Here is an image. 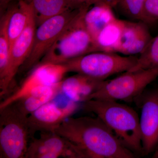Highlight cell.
Masks as SVG:
<instances>
[{
    "instance_id": "d4e9b609",
    "label": "cell",
    "mask_w": 158,
    "mask_h": 158,
    "mask_svg": "<svg viewBox=\"0 0 158 158\" xmlns=\"http://www.w3.org/2000/svg\"><path fill=\"white\" fill-rule=\"evenodd\" d=\"M18 1L19 0H0L1 3V10H4L8 8L9 4L13 1Z\"/></svg>"
},
{
    "instance_id": "44dd1931",
    "label": "cell",
    "mask_w": 158,
    "mask_h": 158,
    "mask_svg": "<svg viewBox=\"0 0 158 158\" xmlns=\"http://www.w3.org/2000/svg\"><path fill=\"white\" fill-rule=\"evenodd\" d=\"M158 68V34L152 37L130 71Z\"/></svg>"
},
{
    "instance_id": "7c38bea8",
    "label": "cell",
    "mask_w": 158,
    "mask_h": 158,
    "mask_svg": "<svg viewBox=\"0 0 158 158\" xmlns=\"http://www.w3.org/2000/svg\"><path fill=\"white\" fill-rule=\"evenodd\" d=\"M37 27L34 15L22 34L11 47L7 76L2 85H0L1 100L11 93L15 77L29 57L32 50Z\"/></svg>"
},
{
    "instance_id": "8992f818",
    "label": "cell",
    "mask_w": 158,
    "mask_h": 158,
    "mask_svg": "<svg viewBox=\"0 0 158 158\" xmlns=\"http://www.w3.org/2000/svg\"><path fill=\"white\" fill-rule=\"evenodd\" d=\"M158 77V68L125 72L113 80H105L92 99L134 101L147 86Z\"/></svg>"
},
{
    "instance_id": "4fadbf2b",
    "label": "cell",
    "mask_w": 158,
    "mask_h": 158,
    "mask_svg": "<svg viewBox=\"0 0 158 158\" xmlns=\"http://www.w3.org/2000/svg\"><path fill=\"white\" fill-rule=\"evenodd\" d=\"M152 37L145 23L123 20V28L116 53L126 56L140 54Z\"/></svg>"
},
{
    "instance_id": "cb8c5ba5",
    "label": "cell",
    "mask_w": 158,
    "mask_h": 158,
    "mask_svg": "<svg viewBox=\"0 0 158 158\" xmlns=\"http://www.w3.org/2000/svg\"><path fill=\"white\" fill-rule=\"evenodd\" d=\"M79 2L83 5L90 6L91 5H94L95 4L101 2H105V0H78Z\"/></svg>"
},
{
    "instance_id": "7402d4cb",
    "label": "cell",
    "mask_w": 158,
    "mask_h": 158,
    "mask_svg": "<svg viewBox=\"0 0 158 158\" xmlns=\"http://www.w3.org/2000/svg\"><path fill=\"white\" fill-rule=\"evenodd\" d=\"M145 0H119V5L123 11L133 19L142 21V10Z\"/></svg>"
},
{
    "instance_id": "52a82bcc",
    "label": "cell",
    "mask_w": 158,
    "mask_h": 158,
    "mask_svg": "<svg viewBox=\"0 0 158 158\" xmlns=\"http://www.w3.org/2000/svg\"><path fill=\"white\" fill-rule=\"evenodd\" d=\"M86 6H88L65 11L47 19L37 27L32 50L29 57L19 69L20 71H31L39 64L62 31Z\"/></svg>"
},
{
    "instance_id": "ba28073f",
    "label": "cell",
    "mask_w": 158,
    "mask_h": 158,
    "mask_svg": "<svg viewBox=\"0 0 158 158\" xmlns=\"http://www.w3.org/2000/svg\"><path fill=\"white\" fill-rule=\"evenodd\" d=\"M31 71L19 86L1 100L0 110L14 103L37 88L61 82L64 76L69 72L65 64L50 62L39 63Z\"/></svg>"
},
{
    "instance_id": "277c9868",
    "label": "cell",
    "mask_w": 158,
    "mask_h": 158,
    "mask_svg": "<svg viewBox=\"0 0 158 158\" xmlns=\"http://www.w3.org/2000/svg\"><path fill=\"white\" fill-rule=\"evenodd\" d=\"M28 117L14 103L0 110V158H25L31 138Z\"/></svg>"
},
{
    "instance_id": "ac0fdd59",
    "label": "cell",
    "mask_w": 158,
    "mask_h": 158,
    "mask_svg": "<svg viewBox=\"0 0 158 158\" xmlns=\"http://www.w3.org/2000/svg\"><path fill=\"white\" fill-rule=\"evenodd\" d=\"M112 8L106 3H99L94 5L91 9H88L85 13V26L94 40L106 26L116 19Z\"/></svg>"
},
{
    "instance_id": "2e32d148",
    "label": "cell",
    "mask_w": 158,
    "mask_h": 158,
    "mask_svg": "<svg viewBox=\"0 0 158 158\" xmlns=\"http://www.w3.org/2000/svg\"><path fill=\"white\" fill-rule=\"evenodd\" d=\"M62 82L37 88L14 103L21 112L29 116L62 92Z\"/></svg>"
},
{
    "instance_id": "30bf717a",
    "label": "cell",
    "mask_w": 158,
    "mask_h": 158,
    "mask_svg": "<svg viewBox=\"0 0 158 158\" xmlns=\"http://www.w3.org/2000/svg\"><path fill=\"white\" fill-rule=\"evenodd\" d=\"M84 158L70 141L55 132H40L38 138H32L25 158Z\"/></svg>"
},
{
    "instance_id": "7a4b0ae2",
    "label": "cell",
    "mask_w": 158,
    "mask_h": 158,
    "mask_svg": "<svg viewBox=\"0 0 158 158\" xmlns=\"http://www.w3.org/2000/svg\"><path fill=\"white\" fill-rule=\"evenodd\" d=\"M83 108L100 118L125 147L143 154L139 116L133 108L116 101L95 99L83 102Z\"/></svg>"
},
{
    "instance_id": "5b68a950",
    "label": "cell",
    "mask_w": 158,
    "mask_h": 158,
    "mask_svg": "<svg viewBox=\"0 0 158 158\" xmlns=\"http://www.w3.org/2000/svg\"><path fill=\"white\" fill-rule=\"evenodd\" d=\"M138 59L134 56H124L116 53L96 52L70 59L64 64L69 72L105 81L115 74L129 70Z\"/></svg>"
},
{
    "instance_id": "484cf974",
    "label": "cell",
    "mask_w": 158,
    "mask_h": 158,
    "mask_svg": "<svg viewBox=\"0 0 158 158\" xmlns=\"http://www.w3.org/2000/svg\"><path fill=\"white\" fill-rule=\"evenodd\" d=\"M118 2L119 0H105L106 3L112 8L117 6Z\"/></svg>"
},
{
    "instance_id": "8fae6325",
    "label": "cell",
    "mask_w": 158,
    "mask_h": 158,
    "mask_svg": "<svg viewBox=\"0 0 158 158\" xmlns=\"http://www.w3.org/2000/svg\"><path fill=\"white\" fill-rule=\"evenodd\" d=\"M79 107V103L71 100L64 106H59L52 101L43 105L28 117L31 139L37 132L55 131Z\"/></svg>"
},
{
    "instance_id": "9a60e30c",
    "label": "cell",
    "mask_w": 158,
    "mask_h": 158,
    "mask_svg": "<svg viewBox=\"0 0 158 158\" xmlns=\"http://www.w3.org/2000/svg\"><path fill=\"white\" fill-rule=\"evenodd\" d=\"M27 2L33 7L37 27L47 19L65 11L88 6L78 0H27Z\"/></svg>"
},
{
    "instance_id": "3957f363",
    "label": "cell",
    "mask_w": 158,
    "mask_h": 158,
    "mask_svg": "<svg viewBox=\"0 0 158 158\" xmlns=\"http://www.w3.org/2000/svg\"><path fill=\"white\" fill-rule=\"evenodd\" d=\"M89 7L86 6L83 8L72 21L39 63L64 64L70 59L98 52L94 40L86 28L84 21L85 13Z\"/></svg>"
},
{
    "instance_id": "603a6c76",
    "label": "cell",
    "mask_w": 158,
    "mask_h": 158,
    "mask_svg": "<svg viewBox=\"0 0 158 158\" xmlns=\"http://www.w3.org/2000/svg\"><path fill=\"white\" fill-rule=\"evenodd\" d=\"M158 20V0H145L142 10V22H154Z\"/></svg>"
},
{
    "instance_id": "ffe728a7",
    "label": "cell",
    "mask_w": 158,
    "mask_h": 158,
    "mask_svg": "<svg viewBox=\"0 0 158 158\" xmlns=\"http://www.w3.org/2000/svg\"><path fill=\"white\" fill-rule=\"evenodd\" d=\"M11 14V8L9 6L1 17L0 23V85L4 83L9 68L10 45L8 25Z\"/></svg>"
},
{
    "instance_id": "5bb4252c",
    "label": "cell",
    "mask_w": 158,
    "mask_h": 158,
    "mask_svg": "<svg viewBox=\"0 0 158 158\" xmlns=\"http://www.w3.org/2000/svg\"><path fill=\"white\" fill-rule=\"evenodd\" d=\"M104 81L77 73L62 80V92L73 101L84 102L89 100Z\"/></svg>"
},
{
    "instance_id": "e0dca14e",
    "label": "cell",
    "mask_w": 158,
    "mask_h": 158,
    "mask_svg": "<svg viewBox=\"0 0 158 158\" xmlns=\"http://www.w3.org/2000/svg\"><path fill=\"white\" fill-rule=\"evenodd\" d=\"M10 6L11 14L8 25V34L11 50L15 40L27 27L34 13L31 3L25 0H19L16 4Z\"/></svg>"
},
{
    "instance_id": "d6986e66",
    "label": "cell",
    "mask_w": 158,
    "mask_h": 158,
    "mask_svg": "<svg viewBox=\"0 0 158 158\" xmlns=\"http://www.w3.org/2000/svg\"><path fill=\"white\" fill-rule=\"evenodd\" d=\"M123 25V20L116 18L98 33L94 40L98 52L116 53Z\"/></svg>"
},
{
    "instance_id": "6da1fadb",
    "label": "cell",
    "mask_w": 158,
    "mask_h": 158,
    "mask_svg": "<svg viewBox=\"0 0 158 158\" xmlns=\"http://www.w3.org/2000/svg\"><path fill=\"white\" fill-rule=\"evenodd\" d=\"M55 132L70 141L84 158H133L135 154L125 147L98 117H69Z\"/></svg>"
},
{
    "instance_id": "9c48e42d",
    "label": "cell",
    "mask_w": 158,
    "mask_h": 158,
    "mask_svg": "<svg viewBox=\"0 0 158 158\" xmlns=\"http://www.w3.org/2000/svg\"><path fill=\"white\" fill-rule=\"evenodd\" d=\"M134 101L141 109L139 119L143 154L148 155L158 145V88H146Z\"/></svg>"
},
{
    "instance_id": "4316f807",
    "label": "cell",
    "mask_w": 158,
    "mask_h": 158,
    "mask_svg": "<svg viewBox=\"0 0 158 158\" xmlns=\"http://www.w3.org/2000/svg\"><path fill=\"white\" fill-rule=\"evenodd\" d=\"M153 157L158 158V150H156L153 156Z\"/></svg>"
}]
</instances>
